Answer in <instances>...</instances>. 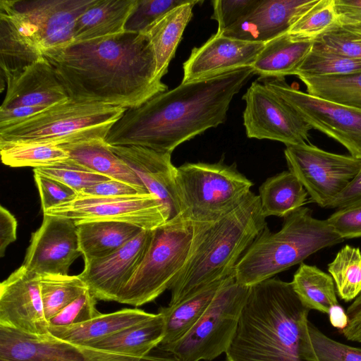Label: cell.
I'll return each mask as SVG.
<instances>
[{
    "mask_svg": "<svg viewBox=\"0 0 361 361\" xmlns=\"http://www.w3.org/2000/svg\"><path fill=\"white\" fill-rule=\"evenodd\" d=\"M328 314L330 322L334 327L341 331L347 326L348 316L346 312L339 305L333 307Z\"/></svg>",
    "mask_w": 361,
    "mask_h": 361,
    "instance_id": "54",
    "label": "cell"
},
{
    "mask_svg": "<svg viewBox=\"0 0 361 361\" xmlns=\"http://www.w3.org/2000/svg\"><path fill=\"white\" fill-rule=\"evenodd\" d=\"M310 311L290 282L271 278L250 286L224 361H317Z\"/></svg>",
    "mask_w": 361,
    "mask_h": 361,
    "instance_id": "3",
    "label": "cell"
},
{
    "mask_svg": "<svg viewBox=\"0 0 361 361\" xmlns=\"http://www.w3.org/2000/svg\"><path fill=\"white\" fill-rule=\"evenodd\" d=\"M59 146L68 154L70 159L88 169L149 193L140 178L112 151L105 139L94 138Z\"/></svg>",
    "mask_w": 361,
    "mask_h": 361,
    "instance_id": "25",
    "label": "cell"
},
{
    "mask_svg": "<svg viewBox=\"0 0 361 361\" xmlns=\"http://www.w3.org/2000/svg\"><path fill=\"white\" fill-rule=\"evenodd\" d=\"M243 99V125L249 138L278 141L286 146L309 140L312 127L264 83L254 81Z\"/></svg>",
    "mask_w": 361,
    "mask_h": 361,
    "instance_id": "14",
    "label": "cell"
},
{
    "mask_svg": "<svg viewBox=\"0 0 361 361\" xmlns=\"http://www.w3.org/2000/svg\"><path fill=\"white\" fill-rule=\"evenodd\" d=\"M259 0L212 1V18L218 23L216 34L221 35L242 20L255 6Z\"/></svg>",
    "mask_w": 361,
    "mask_h": 361,
    "instance_id": "45",
    "label": "cell"
},
{
    "mask_svg": "<svg viewBox=\"0 0 361 361\" xmlns=\"http://www.w3.org/2000/svg\"><path fill=\"white\" fill-rule=\"evenodd\" d=\"M341 27L335 0H307L287 33L296 41L314 42Z\"/></svg>",
    "mask_w": 361,
    "mask_h": 361,
    "instance_id": "33",
    "label": "cell"
},
{
    "mask_svg": "<svg viewBox=\"0 0 361 361\" xmlns=\"http://www.w3.org/2000/svg\"><path fill=\"white\" fill-rule=\"evenodd\" d=\"M0 154L2 163L11 167L37 169L69 159L59 145L39 143L0 142Z\"/></svg>",
    "mask_w": 361,
    "mask_h": 361,
    "instance_id": "36",
    "label": "cell"
},
{
    "mask_svg": "<svg viewBox=\"0 0 361 361\" xmlns=\"http://www.w3.org/2000/svg\"><path fill=\"white\" fill-rule=\"evenodd\" d=\"M231 276L209 285L176 305L159 307L158 313L164 317L165 334L158 348L169 351L182 339L200 319L219 289Z\"/></svg>",
    "mask_w": 361,
    "mask_h": 361,
    "instance_id": "28",
    "label": "cell"
},
{
    "mask_svg": "<svg viewBox=\"0 0 361 361\" xmlns=\"http://www.w3.org/2000/svg\"><path fill=\"white\" fill-rule=\"evenodd\" d=\"M48 108L23 106L0 109V129L19 123Z\"/></svg>",
    "mask_w": 361,
    "mask_h": 361,
    "instance_id": "51",
    "label": "cell"
},
{
    "mask_svg": "<svg viewBox=\"0 0 361 361\" xmlns=\"http://www.w3.org/2000/svg\"><path fill=\"white\" fill-rule=\"evenodd\" d=\"M40 288L48 322L88 289L78 276L69 275L41 276Z\"/></svg>",
    "mask_w": 361,
    "mask_h": 361,
    "instance_id": "38",
    "label": "cell"
},
{
    "mask_svg": "<svg viewBox=\"0 0 361 361\" xmlns=\"http://www.w3.org/2000/svg\"><path fill=\"white\" fill-rule=\"evenodd\" d=\"M254 74L245 67L181 82L127 109L105 141L111 146H140L171 154L183 142L223 123L233 98Z\"/></svg>",
    "mask_w": 361,
    "mask_h": 361,
    "instance_id": "2",
    "label": "cell"
},
{
    "mask_svg": "<svg viewBox=\"0 0 361 361\" xmlns=\"http://www.w3.org/2000/svg\"><path fill=\"white\" fill-rule=\"evenodd\" d=\"M69 99L130 109L168 90L156 75L152 44L144 33L123 32L47 51Z\"/></svg>",
    "mask_w": 361,
    "mask_h": 361,
    "instance_id": "1",
    "label": "cell"
},
{
    "mask_svg": "<svg viewBox=\"0 0 361 361\" xmlns=\"http://www.w3.org/2000/svg\"><path fill=\"white\" fill-rule=\"evenodd\" d=\"M264 84L312 128L336 140L350 155L361 159V109L311 95L289 85L284 78L267 80Z\"/></svg>",
    "mask_w": 361,
    "mask_h": 361,
    "instance_id": "12",
    "label": "cell"
},
{
    "mask_svg": "<svg viewBox=\"0 0 361 361\" xmlns=\"http://www.w3.org/2000/svg\"><path fill=\"white\" fill-rule=\"evenodd\" d=\"M341 26L361 25V0H335Z\"/></svg>",
    "mask_w": 361,
    "mask_h": 361,
    "instance_id": "53",
    "label": "cell"
},
{
    "mask_svg": "<svg viewBox=\"0 0 361 361\" xmlns=\"http://www.w3.org/2000/svg\"><path fill=\"white\" fill-rule=\"evenodd\" d=\"M192 233V224L180 215L152 230L148 250L116 302L139 307L170 289L187 260Z\"/></svg>",
    "mask_w": 361,
    "mask_h": 361,
    "instance_id": "8",
    "label": "cell"
},
{
    "mask_svg": "<svg viewBox=\"0 0 361 361\" xmlns=\"http://www.w3.org/2000/svg\"><path fill=\"white\" fill-rule=\"evenodd\" d=\"M42 53L25 20L0 0V68L1 80L18 75L37 62Z\"/></svg>",
    "mask_w": 361,
    "mask_h": 361,
    "instance_id": "22",
    "label": "cell"
},
{
    "mask_svg": "<svg viewBox=\"0 0 361 361\" xmlns=\"http://www.w3.org/2000/svg\"><path fill=\"white\" fill-rule=\"evenodd\" d=\"M265 42H250L215 34L192 49L183 65V83L251 67Z\"/></svg>",
    "mask_w": 361,
    "mask_h": 361,
    "instance_id": "19",
    "label": "cell"
},
{
    "mask_svg": "<svg viewBox=\"0 0 361 361\" xmlns=\"http://www.w3.org/2000/svg\"><path fill=\"white\" fill-rule=\"evenodd\" d=\"M155 314L137 308H124L111 313H101L81 324L65 327H49V334L66 342L88 346L148 320Z\"/></svg>",
    "mask_w": 361,
    "mask_h": 361,
    "instance_id": "24",
    "label": "cell"
},
{
    "mask_svg": "<svg viewBox=\"0 0 361 361\" xmlns=\"http://www.w3.org/2000/svg\"><path fill=\"white\" fill-rule=\"evenodd\" d=\"M34 172L57 180L73 189L77 193L111 178L96 173L71 159L55 164L34 169Z\"/></svg>",
    "mask_w": 361,
    "mask_h": 361,
    "instance_id": "40",
    "label": "cell"
},
{
    "mask_svg": "<svg viewBox=\"0 0 361 361\" xmlns=\"http://www.w3.org/2000/svg\"><path fill=\"white\" fill-rule=\"evenodd\" d=\"M136 0H94L75 22L73 42L87 41L125 32Z\"/></svg>",
    "mask_w": 361,
    "mask_h": 361,
    "instance_id": "27",
    "label": "cell"
},
{
    "mask_svg": "<svg viewBox=\"0 0 361 361\" xmlns=\"http://www.w3.org/2000/svg\"><path fill=\"white\" fill-rule=\"evenodd\" d=\"M249 288L231 276L197 322L169 351L180 361H212L226 353L237 331Z\"/></svg>",
    "mask_w": 361,
    "mask_h": 361,
    "instance_id": "9",
    "label": "cell"
},
{
    "mask_svg": "<svg viewBox=\"0 0 361 361\" xmlns=\"http://www.w3.org/2000/svg\"><path fill=\"white\" fill-rule=\"evenodd\" d=\"M343 240L326 219L314 218L309 208L302 207L284 218L279 231L271 232L267 226L264 228L238 262L235 280L250 287Z\"/></svg>",
    "mask_w": 361,
    "mask_h": 361,
    "instance_id": "5",
    "label": "cell"
},
{
    "mask_svg": "<svg viewBox=\"0 0 361 361\" xmlns=\"http://www.w3.org/2000/svg\"><path fill=\"white\" fill-rule=\"evenodd\" d=\"M43 214L70 219L79 224L92 221H120L144 230H154L171 219L166 205L155 195L138 194L119 197L78 195Z\"/></svg>",
    "mask_w": 361,
    "mask_h": 361,
    "instance_id": "11",
    "label": "cell"
},
{
    "mask_svg": "<svg viewBox=\"0 0 361 361\" xmlns=\"http://www.w3.org/2000/svg\"><path fill=\"white\" fill-rule=\"evenodd\" d=\"M286 147L288 171L321 207L327 208L361 170V159L329 152L310 142Z\"/></svg>",
    "mask_w": 361,
    "mask_h": 361,
    "instance_id": "10",
    "label": "cell"
},
{
    "mask_svg": "<svg viewBox=\"0 0 361 361\" xmlns=\"http://www.w3.org/2000/svg\"><path fill=\"white\" fill-rule=\"evenodd\" d=\"M17 221L3 206L0 207V257L4 256L7 247L16 240Z\"/></svg>",
    "mask_w": 361,
    "mask_h": 361,
    "instance_id": "52",
    "label": "cell"
},
{
    "mask_svg": "<svg viewBox=\"0 0 361 361\" xmlns=\"http://www.w3.org/2000/svg\"><path fill=\"white\" fill-rule=\"evenodd\" d=\"M76 227L84 262L115 252L144 230L120 221L85 222L77 224Z\"/></svg>",
    "mask_w": 361,
    "mask_h": 361,
    "instance_id": "30",
    "label": "cell"
},
{
    "mask_svg": "<svg viewBox=\"0 0 361 361\" xmlns=\"http://www.w3.org/2000/svg\"><path fill=\"white\" fill-rule=\"evenodd\" d=\"M97 299L87 289L78 298L49 320V327H65L78 324L101 314L96 307Z\"/></svg>",
    "mask_w": 361,
    "mask_h": 361,
    "instance_id": "44",
    "label": "cell"
},
{
    "mask_svg": "<svg viewBox=\"0 0 361 361\" xmlns=\"http://www.w3.org/2000/svg\"><path fill=\"white\" fill-rule=\"evenodd\" d=\"M307 192L298 178L285 171L268 178L259 188V197L265 217L288 216L305 203Z\"/></svg>",
    "mask_w": 361,
    "mask_h": 361,
    "instance_id": "32",
    "label": "cell"
},
{
    "mask_svg": "<svg viewBox=\"0 0 361 361\" xmlns=\"http://www.w3.org/2000/svg\"><path fill=\"white\" fill-rule=\"evenodd\" d=\"M0 358L8 361H180L158 347L143 357L99 350L66 342L50 334L26 335L0 326Z\"/></svg>",
    "mask_w": 361,
    "mask_h": 361,
    "instance_id": "13",
    "label": "cell"
},
{
    "mask_svg": "<svg viewBox=\"0 0 361 361\" xmlns=\"http://www.w3.org/2000/svg\"><path fill=\"white\" fill-rule=\"evenodd\" d=\"M328 271L341 299L349 302L361 294V252L359 247L349 245L343 247L328 264Z\"/></svg>",
    "mask_w": 361,
    "mask_h": 361,
    "instance_id": "37",
    "label": "cell"
},
{
    "mask_svg": "<svg viewBox=\"0 0 361 361\" xmlns=\"http://www.w3.org/2000/svg\"><path fill=\"white\" fill-rule=\"evenodd\" d=\"M152 230H142L115 252L85 262L78 275L97 300L116 301L145 257L150 245Z\"/></svg>",
    "mask_w": 361,
    "mask_h": 361,
    "instance_id": "18",
    "label": "cell"
},
{
    "mask_svg": "<svg viewBox=\"0 0 361 361\" xmlns=\"http://www.w3.org/2000/svg\"><path fill=\"white\" fill-rule=\"evenodd\" d=\"M359 205H361V170L327 208L341 209Z\"/></svg>",
    "mask_w": 361,
    "mask_h": 361,
    "instance_id": "49",
    "label": "cell"
},
{
    "mask_svg": "<svg viewBox=\"0 0 361 361\" xmlns=\"http://www.w3.org/2000/svg\"><path fill=\"white\" fill-rule=\"evenodd\" d=\"M5 83L6 92L0 109L23 106L50 107L69 99L44 56Z\"/></svg>",
    "mask_w": 361,
    "mask_h": 361,
    "instance_id": "21",
    "label": "cell"
},
{
    "mask_svg": "<svg viewBox=\"0 0 361 361\" xmlns=\"http://www.w3.org/2000/svg\"><path fill=\"white\" fill-rule=\"evenodd\" d=\"M29 25L43 53L73 42L75 22L94 0H6Z\"/></svg>",
    "mask_w": 361,
    "mask_h": 361,
    "instance_id": "16",
    "label": "cell"
},
{
    "mask_svg": "<svg viewBox=\"0 0 361 361\" xmlns=\"http://www.w3.org/2000/svg\"><path fill=\"white\" fill-rule=\"evenodd\" d=\"M146 194L133 185L120 180L109 179L92 185L78 195L94 197H119Z\"/></svg>",
    "mask_w": 361,
    "mask_h": 361,
    "instance_id": "48",
    "label": "cell"
},
{
    "mask_svg": "<svg viewBox=\"0 0 361 361\" xmlns=\"http://www.w3.org/2000/svg\"><path fill=\"white\" fill-rule=\"evenodd\" d=\"M307 0H259L252 11L224 35L250 42H267L288 32Z\"/></svg>",
    "mask_w": 361,
    "mask_h": 361,
    "instance_id": "23",
    "label": "cell"
},
{
    "mask_svg": "<svg viewBox=\"0 0 361 361\" xmlns=\"http://www.w3.org/2000/svg\"><path fill=\"white\" fill-rule=\"evenodd\" d=\"M313 42L293 39L287 32L265 42L251 68L260 78H284L296 74Z\"/></svg>",
    "mask_w": 361,
    "mask_h": 361,
    "instance_id": "29",
    "label": "cell"
},
{
    "mask_svg": "<svg viewBox=\"0 0 361 361\" xmlns=\"http://www.w3.org/2000/svg\"><path fill=\"white\" fill-rule=\"evenodd\" d=\"M308 331L317 361H361V348L329 338L310 321Z\"/></svg>",
    "mask_w": 361,
    "mask_h": 361,
    "instance_id": "41",
    "label": "cell"
},
{
    "mask_svg": "<svg viewBox=\"0 0 361 361\" xmlns=\"http://www.w3.org/2000/svg\"><path fill=\"white\" fill-rule=\"evenodd\" d=\"M0 361H8V360L0 358Z\"/></svg>",
    "mask_w": 361,
    "mask_h": 361,
    "instance_id": "56",
    "label": "cell"
},
{
    "mask_svg": "<svg viewBox=\"0 0 361 361\" xmlns=\"http://www.w3.org/2000/svg\"><path fill=\"white\" fill-rule=\"evenodd\" d=\"M252 185L235 164L185 163L176 167L180 215L192 224L218 220L239 205Z\"/></svg>",
    "mask_w": 361,
    "mask_h": 361,
    "instance_id": "7",
    "label": "cell"
},
{
    "mask_svg": "<svg viewBox=\"0 0 361 361\" xmlns=\"http://www.w3.org/2000/svg\"><path fill=\"white\" fill-rule=\"evenodd\" d=\"M202 2L188 1L175 7L154 22L144 32L154 49L157 77L161 79L167 73L183 32L191 20L192 9L197 4Z\"/></svg>",
    "mask_w": 361,
    "mask_h": 361,
    "instance_id": "26",
    "label": "cell"
},
{
    "mask_svg": "<svg viewBox=\"0 0 361 361\" xmlns=\"http://www.w3.org/2000/svg\"><path fill=\"white\" fill-rule=\"evenodd\" d=\"M192 226L188 256L169 289V305L233 275L240 259L267 224L259 195L251 191L218 220Z\"/></svg>",
    "mask_w": 361,
    "mask_h": 361,
    "instance_id": "4",
    "label": "cell"
},
{
    "mask_svg": "<svg viewBox=\"0 0 361 361\" xmlns=\"http://www.w3.org/2000/svg\"><path fill=\"white\" fill-rule=\"evenodd\" d=\"M290 283L295 293L310 310L328 314L333 307L339 305L331 276L315 266L300 264Z\"/></svg>",
    "mask_w": 361,
    "mask_h": 361,
    "instance_id": "34",
    "label": "cell"
},
{
    "mask_svg": "<svg viewBox=\"0 0 361 361\" xmlns=\"http://www.w3.org/2000/svg\"><path fill=\"white\" fill-rule=\"evenodd\" d=\"M307 93L361 109V73L344 76H299Z\"/></svg>",
    "mask_w": 361,
    "mask_h": 361,
    "instance_id": "35",
    "label": "cell"
},
{
    "mask_svg": "<svg viewBox=\"0 0 361 361\" xmlns=\"http://www.w3.org/2000/svg\"><path fill=\"white\" fill-rule=\"evenodd\" d=\"M348 324L341 331L347 341L361 343V294L346 310Z\"/></svg>",
    "mask_w": 361,
    "mask_h": 361,
    "instance_id": "50",
    "label": "cell"
},
{
    "mask_svg": "<svg viewBox=\"0 0 361 361\" xmlns=\"http://www.w3.org/2000/svg\"><path fill=\"white\" fill-rule=\"evenodd\" d=\"M313 46L361 61V31L354 26H341L313 42Z\"/></svg>",
    "mask_w": 361,
    "mask_h": 361,
    "instance_id": "43",
    "label": "cell"
},
{
    "mask_svg": "<svg viewBox=\"0 0 361 361\" xmlns=\"http://www.w3.org/2000/svg\"><path fill=\"white\" fill-rule=\"evenodd\" d=\"M127 109L68 99L13 126L0 129V142L52 145L105 139Z\"/></svg>",
    "mask_w": 361,
    "mask_h": 361,
    "instance_id": "6",
    "label": "cell"
},
{
    "mask_svg": "<svg viewBox=\"0 0 361 361\" xmlns=\"http://www.w3.org/2000/svg\"><path fill=\"white\" fill-rule=\"evenodd\" d=\"M80 255L75 222L44 214L42 225L31 235L23 266L40 276H66Z\"/></svg>",
    "mask_w": 361,
    "mask_h": 361,
    "instance_id": "15",
    "label": "cell"
},
{
    "mask_svg": "<svg viewBox=\"0 0 361 361\" xmlns=\"http://www.w3.org/2000/svg\"><path fill=\"white\" fill-rule=\"evenodd\" d=\"M357 29H358L360 31H361V25H354Z\"/></svg>",
    "mask_w": 361,
    "mask_h": 361,
    "instance_id": "55",
    "label": "cell"
},
{
    "mask_svg": "<svg viewBox=\"0 0 361 361\" xmlns=\"http://www.w3.org/2000/svg\"><path fill=\"white\" fill-rule=\"evenodd\" d=\"M165 334L163 316L157 313L148 320L90 344L99 350L143 357L159 346Z\"/></svg>",
    "mask_w": 361,
    "mask_h": 361,
    "instance_id": "31",
    "label": "cell"
},
{
    "mask_svg": "<svg viewBox=\"0 0 361 361\" xmlns=\"http://www.w3.org/2000/svg\"><path fill=\"white\" fill-rule=\"evenodd\" d=\"M189 0H136L125 25V31L144 33L154 22Z\"/></svg>",
    "mask_w": 361,
    "mask_h": 361,
    "instance_id": "42",
    "label": "cell"
},
{
    "mask_svg": "<svg viewBox=\"0 0 361 361\" xmlns=\"http://www.w3.org/2000/svg\"><path fill=\"white\" fill-rule=\"evenodd\" d=\"M326 221L344 240L361 237V205L338 209Z\"/></svg>",
    "mask_w": 361,
    "mask_h": 361,
    "instance_id": "47",
    "label": "cell"
},
{
    "mask_svg": "<svg viewBox=\"0 0 361 361\" xmlns=\"http://www.w3.org/2000/svg\"><path fill=\"white\" fill-rule=\"evenodd\" d=\"M110 147L136 173L149 193L157 196L166 205L171 219L180 215L176 187V167L171 161V154L140 146Z\"/></svg>",
    "mask_w": 361,
    "mask_h": 361,
    "instance_id": "20",
    "label": "cell"
},
{
    "mask_svg": "<svg viewBox=\"0 0 361 361\" xmlns=\"http://www.w3.org/2000/svg\"><path fill=\"white\" fill-rule=\"evenodd\" d=\"M41 276L20 266L0 284V326L30 336L49 334Z\"/></svg>",
    "mask_w": 361,
    "mask_h": 361,
    "instance_id": "17",
    "label": "cell"
},
{
    "mask_svg": "<svg viewBox=\"0 0 361 361\" xmlns=\"http://www.w3.org/2000/svg\"><path fill=\"white\" fill-rule=\"evenodd\" d=\"M357 73H361V61L312 46L295 75L344 76Z\"/></svg>",
    "mask_w": 361,
    "mask_h": 361,
    "instance_id": "39",
    "label": "cell"
},
{
    "mask_svg": "<svg viewBox=\"0 0 361 361\" xmlns=\"http://www.w3.org/2000/svg\"><path fill=\"white\" fill-rule=\"evenodd\" d=\"M34 178L41 199L42 212L75 199L78 193L64 183L34 172Z\"/></svg>",
    "mask_w": 361,
    "mask_h": 361,
    "instance_id": "46",
    "label": "cell"
}]
</instances>
